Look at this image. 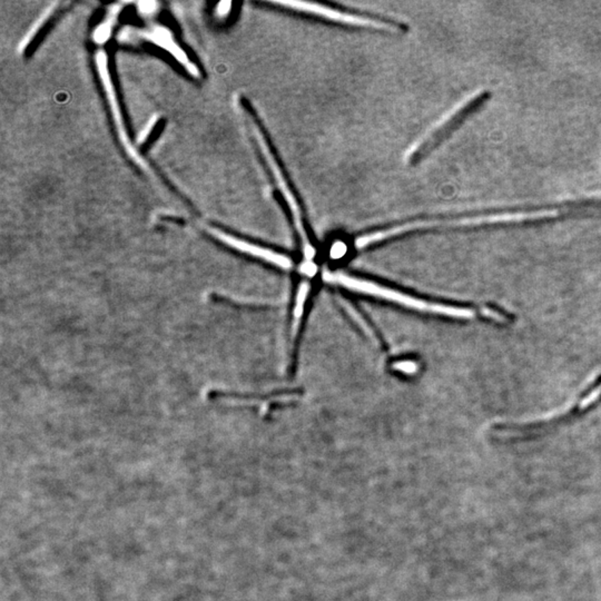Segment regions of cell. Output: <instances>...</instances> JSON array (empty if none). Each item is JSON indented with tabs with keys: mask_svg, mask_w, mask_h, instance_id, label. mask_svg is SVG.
Masks as SVG:
<instances>
[{
	"mask_svg": "<svg viewBox=\"0 0 601 601\" xmlns=\"http://www.w3.org/2000/svg\"><path fill=\"white\" fill-rule=\"evenodd\" d=\"M323 279L328 283L343 286V288H349L351 291L367 294L371 297H380V299H387L390 302L398 303V304L403 305L406 308H413V310L450 316V317H455V319H471L474 316V311L470 310V308L426 302L422 299H415V297H410L407 294L395 291L392 288L378 286L376 283L369 282L365 279L351 277L349 275H345V274L325 272L323 274Z\"/></svg>",
	"mask_w": 601,
	"mask_h": 601,
	"instance_id": "obj_1",
	"label": "cell"
},
{
	"mask_svg": "<svg viewBox=\"0 0 601 601\" xmlns=\"http://www.w3.org/2000/svg\"><path fill=\"white\" fill-rule=\"evenodd\" d=\"M491 92L483 91L474 95L464 103L462 106L458 108L444 122L439 124L437 128L432 130L429 135L424 136V139L413 145L412 148L408 152L407 162L409 164H415L421 161L424 156L437 148L442 141H446L452 133H455L458 128H460L463 123L468 121L472 115L478 113L481 108L491 99Z\"/></svg>",
	"mask_w": 601,
	"mask_h": 601,
	"instance_id": "obj_2",
	"label": "cell"
},
{
	"mask_svg": "<svg viewBox=\"0 0 601 601\" xmlns=\"http://www.w3.org/2000/svg\"><path fill=\"white\" fill-rule=\"evenodd\" d=\"M249 119H251V128L252 130H253V134H254L257 146L260 147L263 157L265 159L266 165H268V168L271 171L272 175H273L274 181L277 183L279 192L282 194L284 200H286L288 209L291 211L294 224H295V227H297V232H299V236L302 238L305 257L308 261H311L313 259L314 254H315V250H314L313 245L308 241V233H306V229H305L302 211H301V207H299V202H297L294 193L292 192L291 186H290V184H288L282 168L279 167V162L275 159V156L273 155L271 147H270L268 141H266L265 136L263 134L262 130L256 124V121H255L253 115H250Z\"/></svg>",
	"mask_w": 601,
	"mask_h": 601,
	"instance_id": "obj_3",
	"label": "cell"
},
{
	"mask_svg": "<svg viewBox=\"0 0 601 601\" xmlns=\"http://www.w3.org/2000/svg\"><path fill=\"white\" fill-rule=\"evenodd\" d=\"M272 5L283 7V8L291 9L295 12H304V14L313 15L316 17L330 20L333 23L343 24V25L362 27V28H372L376 31H401L400 26L385 21V20L376 19V18L363 16V15L351 14V12H342L332 7L325 6L322 3H308V1H271Z\"/></svg>",
	"mask_w": 601,
	"mask_h": 601,
	"instance_id": "obj_4",
	"label": "cell"
},
{
	"mask_svg": "<svg viewBox=\"0 0 601 601\" xmlns=\"http://www.w3.org/2000/svg\"><path fill=\"white\" fill-rule=\"evenodd\" d=\"M207 231L209 235H212L216 240L220 241V243L225 244L231 249L242 252L244 254L256 257V259L265 261V262L272 263L274 265L279 266L284 270H290L292 268V261L286 255L279 254L277 252L265 249L263 246L256 245V244L251 243V242H246L245 240L238 238L234 235L229 234V233L213 227V226H207Z\"/></svg>",
	"mask_w": 601,
	"mask_h": 601,
	"instance_id": "obj_5",
	"label": "cell"
},
{
	"mask_svg": "<svg viewBox=\"0 0 601 601\" xmlns=\"http://www.w3.org/2000/svg\"><path fill=\"white\" fill-rule=\"evenodd\" d=\"M96 64L98 68L99 76L102 79L103 86H104L105 92L107 94L108 103L110 105V110L113 113L114 119L116 122V128L119 130V139L123 141V144L126 147L128 154L130 157L133 158L134 161L141 167L146 168L144 159H141V156L136 152L135 147L130 143L128 139V130L125 128L124 122H123L122 114H121V108H119V101L116 96L115 91H114L113 82L110 78V71H108L107 57L104 51H97Z\"/></svg>",
	"mask_w": 601,
	"mask_h": 601,
	"instance_id": "obj_6",
	"label": "cell"
},
{
	"mask_svg": "<svg viewBox=\"0 0 601 601\" xmlns=\"http://www.w3.org/2000/svg\"><path fill=\"white\" fill-rule=\"evenodd\" d=\"M143 37L145 40H150L155 45L159 46L165 51H170L173 56L175 57L176 60L181 62L184 67L189 69V73H192L195 76H198V67L193 65L192 62L189 60V57L185 55L183 49L176 44L175 40L173 38L172 34L162 26H155L150 31H143Z\"/></svg>",
	"mask_w": 601,
	"mask_h": 601,
	"instance_id": "obj_7",
	"label": "cell"
},
{
	"mask_svg": "<svg viewBox=\"0 0 601 601\" xmlns=\"http://www.w3.org/2000/svg\"><path fill=\"white\" fill-rule=\"evenodd\" d=\"M308 291H310L308 283L304 282L299 286V292H297V303H295V308H294L293 312L294 320L293 326H292V336L293 338L297 336V330H299V322H301V319H302L305 301H306V297H308Z\"/></svg>",
	"mask_w": 601,
	"mask_h": 601,
	"instance_id": "obj_8",
	"label": "cell"
},
{
	"mask_svg": "<svg viewBox=\"0 0 601 601\" xmlns=\"http://www.w3.org/2000/svg\"><path fill=\"white\" fill-rule=\"evenodd\" d=\"M55 6H56V5H53L51 8L47 9V10H46V12H44L43 16H42V17L38 19V21H37V23L35 24L34 26H33V28L31 29V31H29L28 34H27V36L25 37V40H23V43L20 44V49H26V47L28 46V44L31 43V40L34 38L35 35H36L37 33L40 31V28L43 27L44 24H46V21L49 20V16H51V12H53V10H54L55 9Z\"/></svg>",
	"mask_w": 601,
	"mask_h": 601,
	"instance_id": "obj_9",
	"label": "cell"
},
{
	"mask_svg": "<svg viewBox=\"0 0 601 601\" xmlns=\"http://www.w3.org/2000/svg\"><path fill=\"white\" fill-rule=\"evenodd\" d=\"M112 27H113V19L106 20L102 25L99 26L94 34V38L96 40V43L104 44L110 38Z\"/></svg>",
	"mask_w": 601,
	"mask_h": 601,
	"instance_id": "obj_10",
	"label": "cell"
},
{
	"mask_svg": "<svg viewBox=\"0 0 601 601\" xmlns=\"http://www.w3.org/2000/svg\"><path fill=\"white\" fill-rule=\"evenodd\" d=\"M156 9H157V3H154V1H144V3H139V10L143 14H153V12H156Z\"/></svg>",
	"mask_w": 601,
	"mask_h": 601,
	"instance_id": "obj_11",
	"label": "cell"
},
{
	"mask_svg": "<svg viewBox=\"0 0 601 601\" xmlns=\"http://www.w3.org/2000/svg\"><path fill=\"white\" fill-rule=\"evenodd\" d=\"M394 367L407 373L415 372V369H417V367H415V363H412V362H401L399 365H395Z\"/></svg>",
	"mask_w": 601,
	"mask_h": 601,
	"instance_id": "obj_12",
	"label": "cell"
},
{
	"mask_svg": "<svg viewBox=\"0 0 601 601\" xmlns=\"http://www.w3.org/2000/svg\"><path fill=\"white\" fill-rule=\"evenodd\" d=\"M231 5L232 3L229 1H223V3H218V8H216V12H218V16L223 17V16L229 14Z\"/></svg>",
	"mask_w": 601,
	"mask_h": 601,
	"instance_id": "obj_13",
	"label": "cell"
},
{
	"mask_svg": "<svg viewBox=\"0 0 601 601\" xmlns=\"http://www.w3.org/2000/svg\"><path fill=\"white\" fill-rule=\"evenodd\" d=\"M155 124L156 119H153V121H150V122L147 124L146 128H145V130L141 132V137H139V143H141V141H144L145 139L148 137V135L152 133L153 128H154Z\"/></svg>",
	"mask_w": 601,
	"mask_h": 601,
	"instance_id": "obj_14",
	"label": "cell"
}]
</instances>
